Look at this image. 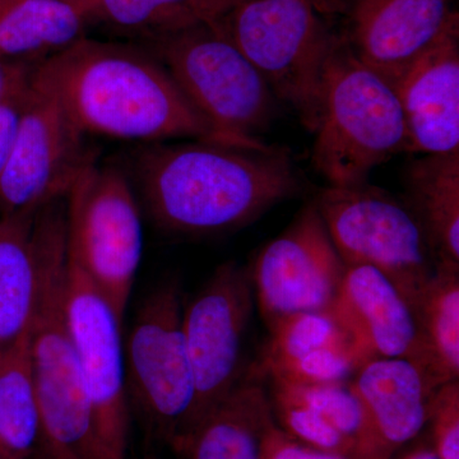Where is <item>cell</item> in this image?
<instances>
[{
    "instance_id": "6da1fadb",
    "label": "cell",
    "mask_w": 459,
    "mask_h": 459,
    "mask_svg": "<svg viewBox=\"0 0 459 459\" xmlns=\"http://www.w3.org/2000/svg\"><path fill=\"white\" fill-rule=\"evenodd\" d=\"M128 177L157 228L184 237L244 228L303 189L279 148L208 140L143 144Z\"/></svg>"
},
{
    "instance_id": "7a4b0ae2",
    "label": "cell",
    "mask_w": 459,
    "mask_h": 459,
    "mask_svg": "<svg viewBox=\"0 0 459 459\" xmlns=\"http://www.w3.org/2000/svg\"><path fill=\"white\" fill-rule=\"evenodd\" d=\"M31 82L54 96L86 135L142 144L183 140L235 144L214 131L142 45L83 36L33 65Z\"/></svg>"
},
{
    "instance_id": "3957f363",
    "label": "cell",
    "mask_w": 459,
    "mask_h": 459,
    "mask_svg": "<svg viewBox=\"0 0 459 459\" xmlns=\"http://www.w3.org/2000/svg\"><path fill=\"white\" fill-rule=\"evenodd\" d=\"M39 217L40 295L30 331V361L42 428L39 459H99L92 412L66 322V199L45 204Z\"/></svg>"
},
{
    "instance_id": "277c9868",
    "label": "cell",
    "mask_w": 459,
    "mask_h": 459,
    "mask_svg": "<svg viewBox=\"0 0 459 459\" xmlns=\"http://www.w3.org/2000/svg\"><path fill=\"white\" fill-rule=\"evenodd\" d=\"M313 134L312 164L334 188L368 183L374 169L406 152L394 86L353 56L341 33L325 63Z\"/></svg>"
},
{
    "instance_id": "5b68a950",
    "label": "cell",
    "mask_w": 459,
    "mask_h": 459,
    "mask_svg": "<svg viewBox=\"0 0 459 459\" xmlns=\"http://www.w3.org/2000/svg\"><path fill=\"white\" fill-rule=\"evenodd\" d=\"M213 23L314 133L325 63L340 38L316 0H247Z\"/></svg>"
},
{
    "instance_id": "8992f818",
    "label": "cell",
    "mask_w": 459,
    "mask_h": 459,
    "mask_svg": "<svg viewBox=\"0 0 459 459\" xmlns=\"http://www.w3.org/2000/svg\"><path fill=\"white\" fill-rule=\"evenodd\" d=\"M142 47L160 60L190 105L226 140H259L276 115L277 99L255 66L213 22L199 23Z\"/></svg>"
},
{
    "instance_id": "52a82bcc",
    "label": "cell",
    "mask_w": 459,
    "mask_h": 459,
    "mask_svg": "<svg viewBox=\"0 0 459 459\" xmlns=\"http://www.w3.org/2000/svg\"><path fill=\"white\" fill-rule=\"evenodd\" d=\"M66 229L68 255L123 322L143 252L141 208L128 174L90 162L66 195Z\"/></svg>"
},
{
    "instance_id": "ba28073f",
    "label": "cell",
    "mask_w": 459,
    "mask_h": 459,
    "mask_svg": "<svg viewBox=\"0 0 459 459\" xmlns=\"http://www.w3.org/2000/svg\"><path fill=\"white\" fill-rule=\"evenodd\" d=\"M183 307L177 281L157 287L142 304L124 347L131 411L151 439L171 449L188 431L195 400Z\"/></svg>"
},
{
    "instance_id": "9c48e42d",
    "label": "cell",
    "mask_w": 459,
    "mask_h": 459,
    "mask_svg": "<svg viewBox=\"0 0 459 459\" xmlns=\"http://www.w3.org/2000/svg\"><path fill=\"white\" fill-rule=\"evenodd\" d=\"M313 201L344 265L382 272L412 307L437 264L406 204L369 183L325 186Z\"/></svg>"
},
{
    "instance_id": "30bf717a",
    "label": "cell",
    "mask_w": 459,
    "mask_h": 459,
    "mask_svg": "<svg viewBox=\"0 0 459 459\" xmlns=\"http://www.w3.org/2000/svg\"><path fill=\"white\" fill-rule=\"evenodd\" d=\"M65 313L92 412L99 459H126L132 411L123 322L69 255Z\"/></svg>"
},
{
    "instance_id": "8fae6325",
    "label": "cell",
    "mask_w": 459,
    "mask_h": 459,
    "mask_svg": "<svg viewBox=\"0 0 459 459\" xmlns=\"http://www.w3.org/2000/svg\"><path fill=\"white\" fill-rule=\"evenodd\" d=\"M255 301L249 268L228 262L184 305L183 332L195 386L186 434L246 376L244 341Z\"/></svg>"
},
{
    "instance_id": "7c38bea8",
    "label": "cell",
    "mask_w": 459,
    "mask_h": 459,
    "mask_svg": "<svg viewBox=\"0 0 459 459\" xmlns=\"http://www.w3.org/2000/svg\"><path fill=\"white\" fill-rule=\"evenodd\" d=\"M62 105L31 82L13 146L0 174V217L65 198L95 155Z\"/></svg>"
},
{
    "instance_id": "4fadbf2b",
    "label": "cell",
    "mask_w": 459,
    "mask_h": 459,
    "mask_svg": "<svg viewBox=\"0 0 459 459\" xmlns=\"http://www.w3.org/2000/svg\"><path fill=\"white\" fill-rule=\"evenodd\" d=\"M346 265L314 201L255 256V298L267 327L299 313L331 309Z\"/></svg>"
},
{
    "instance_id": "5bb4252c",
    "label": "cell",
    "mask_w": 459,
    "mask_h": 459,
    "mask_svg": "<svg viewBox=\"0 0 459 459\" xmlns=\"http://www.w3.org/2000/svg\"><path fill=\"white\" fill-rule=\"evenodd\" d=\"M340 18L353 56L391 83L459 27L455 0H350Z\"/></svg>"
},
{
    "instance_id": "9a60e30c",
    "label": "cell",
    "mask_w": 459,
    "mask_h": 459,
    "mask_svg": "<svg viewBox=\"0 0 459 459\" xmlns=\"http://www.w3.org/2000/svg\"><path fill=\"white\" fill-rule=\"evenodd\" d=\"M331 309L362 364L373 359H404L429 376L412 307L382 272L369 265H346Z\"/></svg>"
},
{
    "instance_id": "2e32d148",
    "label": "cell",
    "mask_w": 459,
    "mask_h": 459,
    "mask_svg": "<svg viewBox=\"0 0 459 459\" xmlns=\"http://www.w3.org/2000/svg\"><path fill=\"white\" fill-rule=\"evenodd\" d=\"M406 126V152H459V27L392 82Z\"/></svg>"
},
{
    "instance_id": "e0dca14e",
    "label": "cell",
    "mask_w": 459,
    "mask_h": 459,
    "mask_svg": "<svg viewBox=\"0 0 459 459\" xmlns=\"http://www.w3.org/2000/svg\"><path fill=\"white\" fill-rule=\"evenodd\" d=\"M351 388L364 409V459H392L427 427L435 389L419 365L404 359H373L352 377Z\"/></svg>"
},
{
    "instance_id": "ac0fdd59",
    "label": "cell",
    "mask_w": 459,
    "mask_h": 459,
    "mask_svg": "<svg viewBox=\"0 0 459 459\" xmlns=\"http://www.w3.org/2000/svg\"><path fill=\"white\" fill-rule=\"evenodd\" d=\"M273 421L264 380L247 368L231 394L172 451L179 459H261L263 437Z\"/></svg>"
},
{
    "instance_id": "d6986e66",
    "label": "cell",
    "mask_w": 459,
    "mask_h": 459,
    "mask_svg": "<svg viewBox=\"0 0 459 459\" xmlns=\"http://www.w3.org/2000/svg\"><path fill=\"white\" fill-rule=\"evenodd\" d=\"M39 211L0 217V353L31 331L40 295Z\"/></svg>"
},
{
    "instance_id": "ffe728a7",
    "label": "cell",
    "mask_w": 459,
    "mask_h": 459,
    "mask_svg": "<svg viewBox=\"0 0 459 459\" xmlns=\"http://www.w3.org/2000/svg\"><path fill=\"white\" fill-rule=\"evenodd\" d=\"M404 190L437 267L459 270V152L413 160Z\"/></svg>"
},
{
    "instance_id": "44dd1931",
    "label": "cell",
    "mask_w": 459,
    "mask_h": 459,
    "mask_svg": "<svg viewBox=\"0 0 459 459\" xmlns=\"http://www.w3.org/2000/svg\"><path fill=\"white\" fill-rule=\"evenodd\" d=\"M81 4L63 0H0V59L36 65L86 36Z\"/></svg>"
},
{
    "instance_id": "7402d4cb",
    "label": "cell",
    "mask_w": 459,
    "mask_h": 459,
    "mask_svg": "<svg viewBox=\"0 0 459 459\" xmlns=\"http://www.w3.org/2000/svg\"><path fill=\"white\" fill-rule=\"evenodd\" d=\"M81 7L90 27L143 42L221 17L216 0H83Z\"/></svg>"
},
{
    "instance_id": "603a6c76",
    "label": "cell",
    "mask_w": 459,
    "mask_h": 459,
    "mask_svg": "<svg viewBox=\"0 0 459 459\" xmlns=\"http://www.w3.org/2000/svg\"><path fill=\"white\" fill-rule=\"evenodd\" d=\"M41 444L29 333L0 353V459H39Z\"/></svg>"
},
{
    "instance_id": "cb8c5ba5",
    "label": "cell",
    "mask_w": 459,
    "mask_h": 459,
    "mask_svg": "<svg viewBox=\"0 0 459 459\" xmlns=\"http://www.w3.org/2000/svg\"><path fill=\"white\" fill-rule=\"evenodd\" d=\"M429 376L439 386L459 379V270L437 267L412 307Z\"/></svg>"
},
{
    "instance_id": "d4e9b609",
    "label": "cell",
    "mask_w": 459,
    "mask_h": 459,
    "mask_svg": "<svg viewBox=\"0 0 459 459\" xmlns=\"http://www.w3.org/2000/svg\"><path fill=\"white\" fill-rule=\"evenodd\" d=\"M268 329L270 340L261 361L252 367L258 374L280 369L318 350L351 343L332 309L294 314Z\"/></svg>"
},
{
    "instance_id": "484cf974",
    "label": "cell",
    "mask_w": 459,
    "mask_h": 459,
    "mask_svg": "<svg viewBox=\"0 0 459 459\" xmlns=\"http://www.w3.org/2000/svg\"><path fill=\"white\" fill-rule=\"evenodd\" d=\"M286 385L337 433L342 435L352 446L353 459H364L367 451V421L361 402L350 382L336 385Z\"/></svg>"
},
{
    "instance_id": "4316f807",
    "label": "cell",
    "mask_w": 459,
    "mask_h": 459,
    "mask_svg": "<svg viewBox=\"0 0 459 459\" xmlns=\"http://www.w3.org/2000/svg\"><path fill=\"white\" fill-rule=\"evenodd\" d=\"M428 442L440 459H459V379L435 389L429 403Z\"/></svg>"
},
{
    "instance_id": "83f0119b",
    "label": "cell",
    "mask_w": 459,
    "mask_h": 459,
    "mask_svg": "<svg viewBox=\"0 0 459 459\" xmlns=\"http://www.w3.org/2000/svg\"><path fill=\"white\" fill-rule=\"evenodd\" d=\"M261 459H351L338 453L314 448L290 437L272 422L263 437Z\"/></svg>"
},
{
    "instance_id": "f1b7e54d",
    "label": "cell",
    "mask_w": 459,
    "mask_h": 459,
    "mask_svg": "<svg viewBox=\"0 0 459 459\" xmlns=\"http://www.w3.org/2000/svg\"><path fill=\"white\" fill-rule=\"evenodd\" d=\"M30 74L16 90L0 100V174L7 164L9 153L16 138L18 124L29 95Z\"/></svg>"
},
{
    "instance_id": "f546056e",
    "label": "cell",
    "mask_w": 459,
    "mask_h": 459,
    "mask_svg": "<svg viewBox=\"0 0 459 459\" xmlns=\"http://www.w3.org/2000/svg\"><path fill=\"white\" fill-rule=\"evenodd\" d=\"M32 65L8 63L0 59V100L16 90L26 80Z\"/></svg>"
},
{
    "instance_id": "4dcf8cb0",
    "label": "cell",
    "mask_w": 459,
    "mask_h": 459,
    "mask_svg": "<svg viewBox=\"0 0 459 459\" xmlns=\"http://www.w3.org/2000/svg\"><path fill=\"white\" fill-rule=\"evenodd\" d=\"M392 459H440L433 451L428 440L411 446L404 452H398Z\"/></svg>"
},
{
    "instance_id": "1f68e13d",
    "label": "cell",
    "mask_w": 459,
    "mask_h": 459,
    "mask_svg": "<svg viewBox=\"0 0 459 459\" xmlns=\"http://www.w3.org/2000/svg\"><path fill=\"white\" fill-rule=\"evenodd\" d=\"M320 11L333 20V18L341 17L350 0H316Z\"/></svg>"
},
{
    "instance_id": "d6a6232c",
    "label": "cell",
    "mask_w": 459,
    "mask_h": 459,
    "mask_svg": "<svg viewBox=\"0 0 459 459\" xmlns=\"http://www.w3.org/2000/svg\"><path fill=\"white\" fill-rule=\"evenodd\" d=\"M216 2L217 5H219L220 12H221V16H223V14L228 13L230 9L237 7V5L247 2V0H216Z\"/></svg>"
},
{
    "instance_id": "836d02e7",
    "label": "cell",
    "mask_w": 459,
    "mask_h": 459,
    "mask_svg": "<svg viewBox=\"0 0 459 459\" xmlns=\"http://www.w3.org/2000/svg\"><path fill=\"white\" fill-rule=\"evenodd\" d=\"M63 2L74 3V4H81L83 0H63Z\"/></svg>"
}]
</instances>
